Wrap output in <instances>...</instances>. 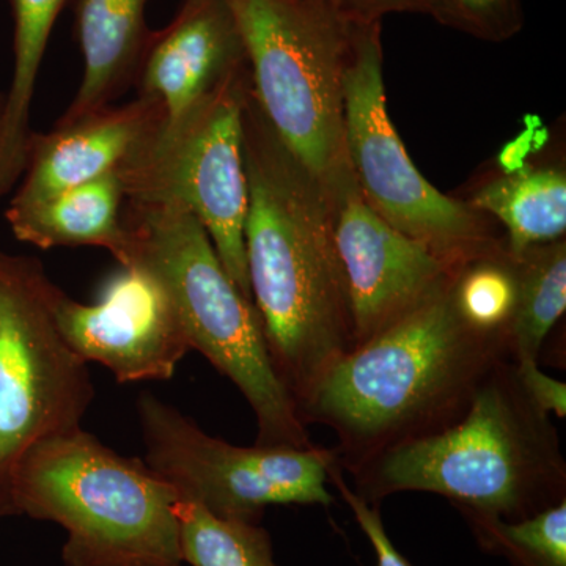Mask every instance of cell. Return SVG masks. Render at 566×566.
<instances>
[{
    "instance_id": "obj_1",
    "label": "cell",
    "mask_w": 566,
    "mask_h": 566,
    "mask_svg": "<svg viewBox=\"0 0 566 566\" xmlns=\"http://www.w3.org/2000/svg\"><path fill=\"white\" fill-rule=\"evenodd\" d=\"M245 264L271 363L297 412L356 348L352 305L322 186L282 144L251 87L243 112Z\"/></svg>"
},
{
    "instance_id": "obj_2",
    "label": "cell",
    "mask_w": 566,
    "mask_h": 566,
    "mask_svg": "<svg viewBox=\"0 0 566 566\" xmlns=\"http://www.w3.org/2000/svg\"><path fill=\"white\" fill-rule=\"evenodd\" d=\"M453 277L342 357L301 403L307 427L324 424L337 436L333 450L344 471L458 422L494 367L513 359L505 334L464 322Z\"/></svg>"
},
{
    "instance_id": "obj_3",
    "label": "cell",
    "mask_w": 566,
    "mask_h": 566,
    "mask_svg": "<svg viewBox=\"0 0 566 566\" xmlns=\"http://www.w3.org/2000/svg\"><path fill=\"white\" fill-rule=\"evenodd\" d=\"M349 474L370 504L419 491L449 499L464 517L524 520L566 499L560 438L517 385L513 359L494 367L458 422L390 447Z\"/></svg>"
},
{
    "instance_id": "obj_4",
    "label": "cell",
    "mask_w": 566,
    "mask_h": 566,
    "mask_svg": "<svg viewBox=\"0 0 566 566\" xmlns=\"http://www.w3.org/2000/svg\"><path fill=\"white\" fill-rule=\"evenodd\" d=\"M120 266L140 263L169 293L189 346L237 386L256 422V446H314L296 403L275 375L255 307L240 292L199 219L172 202L123 207Z\"/></svg>"
},
{
    "instance_id": "obj_5",
    "label": "cell",
    "mask_w": 566,
    "mask_h": 566,
    "mask_svg": "<svg viewBox=\"0 0 566 566\" xmlns=\"http://www.w3.org/2000/svg\"><path fill=\"white\" fill-rule=\"evenodd\" d=\"M178 499L145 460L82 428L32 447L13 482L17 516L65 528V566H181Z\"/></svg>"
},
{
    "instance_id": "obj_6",
    "label": "cell",
    "mask_w": 566,
    "mask_h": 566,
    "mask_svg": "<svg viewBox=\"0 0 566 566\" xmlns=\"http://www.w3.org/2000/svg\"><path fill=\"white\" fill-rule=\"evenodd\" d=\"M253 98L294 158L323 180L345 161L344 77L354 24L329 0H227Z\"/></svg>"
},
{
    "instance_id": "obj_7",
    "label": "cell",
    "mask_w": 566,
    "mask_h": 566,
    "mask_svg": "<svg viewBox=\"0 0 566 566\" xmlns=\"http://www.w3.org/2000/svg\"><path fill=\"white\" fill-rule=\"evenodd\" d=\"M382 22L354 24L344 77L345 158L368 207L452 266L506 249L490 216L434 188L387 111Z\"/></svg>"
},
{
    "instance_id": "obj_8",
    "label": "cell",
    "mask_w": 566,
    "mask_h": 566,
    "mask_svg": "<svg viewBox=\"0 0 566 566\" xmlns=\"http://www.w3.org/2000/svg\"><path fill=\"white\" fill-rule=\"evenodd\" d=\"M55 286L39 260L0 251V517L17 516L13 482L22 458L80 430L95 400L88 364L54 322Z\"/></svg>"
},
{
    "instance_id": "obj_9",
    "label": "cell",
    "mask_w": 566,
    "mask_h": 566,
    "mask_svg": "<svg viewBox=\"0 0 566 566\" xmlns=\"http://www.w3.org/2000/svg\"><path fill=\"white\" fill-rule=\"evenodd\" d=\"M249 85L245 70L188 114L163 120L117 172L126 200L188 208L210 234L227 274L252 303L244 244L249 181L243 112Z\"/></svg>"
},
{
    "instance_id": "obj_10",
    "label": "cell",
    "mask_w": 566,
    "mask_h": 566,
    "mask_svg": "<svg viewBox=\"0 0 566 566\" xmlns=\"http://www.w3.org/2000/svg\"><path fill=\"white\" fill-rule=\"evenodd\" d=\"M145 463L175 490L222 520L260 524L271 505L331 506L333 449L240 447L208 434L150 392L136 403Z\"/></svg>"
},
{
    "instance_id": "obj_11",
    "label": "cell",
    "mask_w": 566,
    "mask_h": 566,
    "mask_svg": "<svg viewBox=\"0 0 566 566\" xmlns=\"http://www.w3.org/2000/svg\"><path fill=\"white\" fill-rule=\"evenodd\" d=\"M318 181L344 270L357 348L441 290L461 266L376 214L346 159Z\"/></svg>"
},
{
    "instance_id": "obj_12",
    "label": "cell",
    "mask_w": 566,
    "mask_h": 566,
    "mask_svg": "<svg viewBox=\"0 0 566 566\" xmlns=\"http://www.w3.org/2000/svg\"><path fill=\"white\" fill-rule=\"evenodd\" d=\"M51 305L71 352L103 365L120 385L167 381L191 349L169 293L140 263L120 266L93 304L55 286Z\"/></svg>"
},
{
    "instance_id": "obj_13",
    "label": "cell",
    "mask_w": 566,
    "mask_h": 566,
    "mask_svg": "<svg viewBox=\"0 0 566 566\" xmlns=\"http://www.w3.org/2000/svg\"><path fill=\"white\" fill-rule=\"evenodd\" d=\"M248 70L243 40L227 0H186L166 29L151 32L134 82L139 96L177 120Z\"/></svg>"
},
{
    "instance_id": "obj_14",
    "label": "cell",
    "mask_w": 566,
    "mask_h": 566,
    "mask_svg": "<svg viewBox=\"0 0 566 566\" xmlns=\"http://www.w3.org/2000/svg\"><path fill=\"white\" fill-rule=\"evenodd\" d=\"M164 120L161 104L139 96L80 120L33 134L24 178L9 207L43 202L55 193L115 172Z\"/></svg>"
},
{
    "instance_id": "obj_15",
    "label": "cell",
    "mask_w": 566,
    "mask_h": 566,
    "mask_svg": "<svg viewBox=\"0 0 566 566\" xmlns=\"http://www.w3.org/2000/svg\"><path fill=\"white\" fill-rule=\"evenodd\" d=\"M150 0H80L77 40L84 57V76L76 96L57 125L111 106L125 92L139 66L151 32L145 24Z\"/></svg>"
},
{
    "instance_id": "obj_16",
    "label": "cell",
    "mask_w": 566,
    "mask_h": 566,
    "mask_svg": "<svg viewBox=\"0 0 566 566\" xmlns=\"http://www.w3.org/2000/svg\"><path fill=\"white\" fill-rule=\"evenodd\" d=\"M125 189L117 170L28 207H9L6 219L18 241L35 248L93 245L125 256Z\"/></svg>"
},
{
    "instance_id": "obj_17",
    "label": "cell",
    "mask_w": 566,
    "mask_h": 566,
    "mask_svg": "<svg viewBox=\"0 0 566 566\" xmlns=\"http://www.w3.org/2000/svg\"><path fill=\"white\" fill-rule=\"evenodd\" d=\"M461 200L497 222L512 256L565 240L566 172L558 164L483 175Z\"/></svg>"
},
{
    "instance_id": "obj_18",
    "label": "cell",
    "mask_w": 566,
    "mask_h": 566,
    "mask_svg": "<svg viewBox=\"0 0 566 566\" xmlns=\"http://www.w3.org/2000/svg\"><path fill=\"white\" fill-rule=\"evenodd\" d=\"M66 0H10L13 13V77L0 125V196L24 172L32 136L31 107L52 29Z\"/></svg>"
},
{
    "instance_id": "obj_19",
    "label": "cell",
    "mask_w": 566,
    "mask_h": 566,
    "mask_svg": "<svg viewBox=\"0 0 566 566\" xmlns=\"http://www.w3.org/2000/svg\"><path fill=\"white\" fill-rule=\"evenodd\" d=\"M516 262V305L509 327L517 360H538L542 346L566 311V240L527 249Z\"/></svg>"
},
{
    "instance_id": "obj_20",
    "label": "cell",
    "mask_w": 566,
    "mask_h": 566,
    "mask_svg": "<svg viewBox=\"0 0 566 566\" xmlns=\"http://www.w3.org/2000/svg\"><path fill=\"white\" fill-rule=\"evenodd\" d=\"M182 562L191 566H279L260 524L222 520L189 499H178Z\"/></svg>"
},
{
    "instance_id": "obj_21",
    "label": "cell",
    "mask_w": 566,
    "mask_h": 566,
    "mask_svg": "<svg viewBox=\"0 0 566 566\" xmlns=\"http://www.w3.org/2000/svg\"><path fill=\"white\" fill-rule=\"evenodd\" d=\"M516 262L506 249L463 264L452 282V296L465 323L488 334H505L515 314Z\"/></svg>"
},
{
    "instance_id": "obj_22",
    "label": "cell",
    "mask_w": 566,
    "mask_h": 566,
    "mask_svg": "<svg viewBox=\"0 0 566 566\" xmlns=\"http://www.w3.org/2000/svg\"><path fill=\"white\" fill-rule=\"evenodd\" d=\"M465 520L486 549L515 566H566V499L524 520Z\"/></svg>"
},
{
    "instance_id": "obj_23",
    "label": "cell",
    "mask_w": 566,
    "mask_h": 566,
    "mask_svg": "<svg viewBox=\"0 0 566 566\" xmlns=\"http://www.w3.org/2000/svg\"><path fill=\"white\" fill-rule=\"evenodd\" d=\"M419 13L491 43L513 39L524 28L523 0H419Z\"/></svg>"
},
{
    "instance_id": "obj_24",
    "label": "cell",
    "mask_w": 566,
    "mask_h": 566,
    "mask_svg": "<svg viewBox=\"0 0 566 566\" xmlns=\"http://www.w3.org/2000/svg\"><path fill=\"white\" fill-rule=\"evenodd\" d=\"M331 485L337 488L338 493L352 510L354 520L363 528L365 536L370 542L376 554V566H412L394 545L389 534H387L385 523H382L379 506L365 501L363 495L356 493L346 483L344 469L335 461L331 468Z\"/></svg>"
},
{
    "instance_id": "obj_25",
    "label": "cell",
    "mask_w": 566,
    "mask_h": 566,
    "mask_svg": "<svg viewBox=\"0 0 566 566\" xmlns=\"http://www.w3.org/2000/svg\"><path fill=\"white\" fill-rule=\"evenodd\" d=\"M517 385L526 394L528 401L545 415L566 417V386L551 378L539 368L538 360H517L515 363Z\"/></svg>"
},
{
    "instance_id": "obj_26",
    "label": "cell",
    "mask_w": 566,
    "mask_h": 566,
    "mask_svg": "<svg viewBox=\"0 0 566 566\" xmlns=\"http://www.w3.org/2000/svg\"><path fill=\"white\" fill-rule=\"evenodd\" d=\"M329 2L352 24L382 22V18L394 13H419V0H329Z\"/></svg>"
},
{
    "instance_id": "obj_27",
    "label": "cell",
    "mask_w": 566,
    "mask_h": 566,
    "mask_svg": "<svg viewBox=\"0 0 566 566\" xmlns=\"http://www.w3.org/2000/svg\"><path fill=\"white\" fill-rule=\"evenodd\" d=\"M3 99H0V125H2Z\"/></svg>"
}]
</instances>
